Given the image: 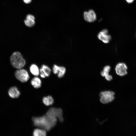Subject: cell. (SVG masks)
Segmentation results:
<instances>
[{
    "label": "cell",
    "instance_id": "obj_1",
    "mask_svg": "<svg viewBox=\"0 0 136 136\" xmlns=\"http://www.w3.org/2000/svg\"><path fill=\"white\" fill-rule=\"evenodd\" d=\"M47 117H33L32 120L35 125L38 126H44L49 130L55 125L56 122V118L47 115Z\"/></svg>",
    "mask_w": 136,
    "mask_h": 136
},
{
    "label": "cell",
    "instance_id": "obj_2",
    "mask_svg": "<svg viewBox=\"0 0 136 136\" xmlns=\"http://www.w3.org/2000/svg\"><path fill=\"white\" fill-rule=\"evenodd\" d=\"M10 61L12 65L14 67L20 69L24 67L25 61L21 53L19 52H15L11 55Z\"/></svg>",
    "mask_w": 136,
    "mask_h": 136
},
{
    "label": "cell",
    "instance_id": "obj_3",
    "mask_svg": "<svg viewBox=\"0 0 136 136\" xmlns=\"http://www.w3.org/2000/svg\"><path fill=\"white\" fill-rule=\"evenodd\" d=\"M115 93L112 91H105L100 92V101L103 104H107L113 101L115 99Z\"/></svg>",
    "mask_w": 136,
    "mask_h": 136
},
{
    "label": "cell",
    "instance_id": "obj_4",
    "mask_svg": "<svg viewBox=\"0 0 136 136\" xmlns=\"http://www.w3.org/2000/svg\"><path fill=\"white\" fill-rule=\"evenodd\" d=\"M15 75L17 79L22 82H26L30 78L27 71L23 69H20L17 70Z\"/></svg>",
    "mask_w": 136,
    "mask_h": 136
},
{
    "label": "cell",
    "instance_id": "obj_5",
    "mask_svg": "<svg viewBox=\"0 0 136 136\" xmlns=\"http://www.w3.org/2000/svg\"><path fill=\"white\" fill-rule=\"evenodd\" d=\"M127 67L125 63L120 62L116 65L115 70L116 74L118 75L123 76L127 74Z\"/></svg>",
    "mask_w": 136,
    "mask_h": 136
},
{
    "label": "cell",
    "instance_id": "obj_6",
    "mask_svg": "<svg viewBox=\"0 0 136 136\" xmlns=\"http://www.w3.org/2000/svg\"><path fill=\"white\" fill-rule=\"evenodd\" d=\"M97 37L99 39L106 44L108 43L112 39V37L109 34L107 29H103L100 31L98 34Z\"/></svg>",
    "mask_w": 136,
    "mask_h": 136
},
{
    "label": "cell",
    "instance_id": "obj_7",
    "mask_svg": "<svg viewBox=\"0 0 136 136\" xmlns=\"http://www.w3.org/2000/svg\"><path fill=\"white\" fill-rule=\"evenodd\" d=\"M52 72V69L47 65L43 64L41 65L40 69L39 75L42 78L49 77Z\"/></svg>",
    "mask_w": 136,
    "mask_h": 136
},
{
    "label": "cell",
    "instance_id": "obj_8",
    "mask_svg": "<svg viewBox=\"0 0 136 136\" xmlns=\"http://www.w3.org/2000/svg\"><path fill=\"white\" fill-rule=\"evenodd\" d=\"M84 17L86 21L89 22H94L96 19V14L92 10H90L88 11L84 12Z\"/></svg>",
    "mask_w": 136,
    "mask_h": 136
},
{
    "label": "cell",
    "instance_id": "obj_9",
    "mask_svg": "<svg viewBox=\"0 0 136 136\" xmlns=\"http://www.w3.org/2000/svg\"><path fill=\"white\" fill-rule=\"evenodd\" d=\"M111 69V67L110 66H106L104 67L103 70L100 73L101 76L105 77L106 80L109 81L113 79L112 76L109 74Z\"/></svg>",
    "mask_w": 136,
    "mask_h": 136
},
{
    "label": "cell",
    "instance_id": "obj_10",
    "mask_svg": "<svg viewBox=\"0 0 136 136\" xmlns=\"http://www.w3.org/2000/svg\"><path fill=\"white\" fill-rule=\"evenodd\" d=\"M35 18L32 15L28 14L27 15L24 22L26 26L28 27H32L35 24Z\"/></svg>",
    "mask_w": 136,
    "mask_h": 136
},
{
    "label": "cell",
    "instance_id": "obj_11",
    "mask_svg": "<svg viewBox=\"0 0 136 136\" xmlns=\"http://www.w3.org/2000/svg\"><path fill=\"white\" fill-rule=\"evenodd\" d=\"M8 94L11 97L15 98L19 96L20 93L16 87H14L10 89L8 91Z\"/></svg>",
    "mask_w": 136,
    "mask_h": 136
},
{
    "label": "cell",
    "instance_id": "obj_12",
    "mask_svg": "<svg viewBox=\"0 0 136 136\" xmlns=\"http://www.w3.org/2000/svg\"><path fill=\"white\" fill-rule=\"evenodd\" d=\"M31 83L34 88H38L41 86L42 82L41 79L38 76H35L32 79Z\"/></svg>",
    "mask_w": 136,
    "mask_h": 136
},
{
    "label": "cell",
    "instance_id": "obj_13",
    "mask_svg": "<svg viewBox=\"0 0 136 136\" xmlns=\"http://www.w3.org/2000/svg\"><path fill=\"white\" fill-rule=\"evenodd\" d=\"M40 68L36 64H33L30 67L29 70L31 73L35 76H38L40 74Z\"/></svg>",
    "mask_w": 136,
    "mask_h": 136
},
{
    "label": "cell",
    "instance_id": "obj_14",
    "mask_svg": "<svg viewBox=\"0 0 136 136\" xmlns=\"http://www.w3.org/2000/svg\"><path fill=\"white\" fill-rule=\"evenodd\" d=\"M66 69L65 66L59 65L56 75L59 78L63 77L66 74Z\"/></svg>",
    "mask_w": 136,
    "mask_h": 136
},
{
    "label": "cell",
    "instance_id": "obj_15",
    "mask_svg": "<svg viewBox=\"0 0 136 136\" xmlns=\"http://www.w3.org/2000/svg\"><path fill=\"white\" fill-rule=\"evenodd\" d=\"M43 101L44 104L46 106L52 105L54 102V100L52 97L50 96L43 97Z\"/></svg>",
    "mask_w": 136,
    "mask_h": 136
},
{
    "label": "cell",
    "instance_id": "obj_16",
    "mask_svg": "<svg viewBox=\"0 0 136 136\" xmlns=\"http://www.w3.org/2000/svg\"><path fill=\"white\" fill-rule=\"evenodd\" d=\"M46 133L45 130L39 129H35L33 132L34 136H45Z\"/></svg>",
    "mask_w": 136,
    "mask_h": 136
},
{
    "label": "cell",
    "instance_id": "obj_17",
    "mask_svg": "<svg viewBox=\"0 0 136 136\" xmlns=\"http://www.w3.org/2000/svg\"><path fill=\"white\" fill-rule=\"evenodd\" d=\"M23 1L26 4H29L31 2V0H23Z\"/></svg>",
    "mask_w": 136,
    "mask_h": 136
},
{
    "label": "cell",
    "instance_id": "obj_18",
    "mask_svg": "<svg viewBox=\"0 0 136 136\" xmlns=\"http://www.w3.org/2000/svg\"><path fill=\"white\" fill-rule=\"evenodd\" d=\"M126 1L129 3H132L134 0H125Z\"/></svg>",
    "mask_w": 136,
    "mask_h": 136
}]
</instances>
